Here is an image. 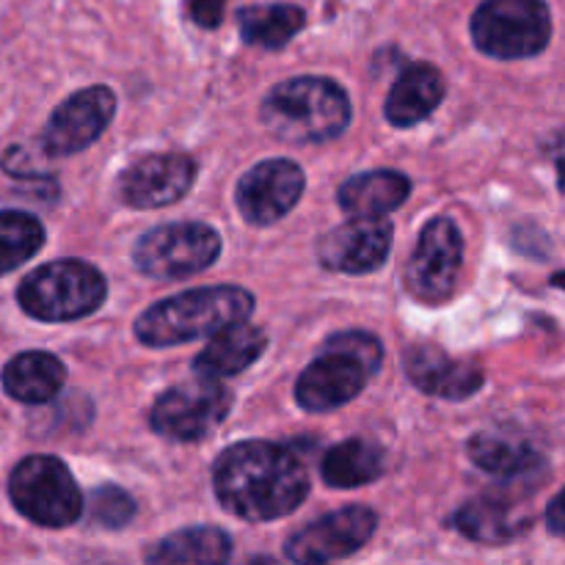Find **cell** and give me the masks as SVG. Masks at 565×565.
Here are the masks:
<instances>
[{
    "label": "cell",
    "mask_w": 565,
    "mask_h": 565,
    "mask_svg": "<svg viewBox=\"0 0 565 565\" xmlns=\"http://www.w3.org/2000/svg\"><path fill=\"white\" fill-rule=\"evenodd\" d=\"M259 116L281 141L318 143L351 125V99L329 77H292L270 88Z\"/></svg>",
    "instance_id": "cell-3"
},
{
    "label": "cell",
    "mask_w": 565,
    "mask_h": 565,
    "mask_svg": "<svg viewBox=\"0 0 565 565\" xmlns=\"http://www.w3.org/2000/svg\"><path fill=\"white\" fill-rule=\"evenodd\" d=\"M469 458L486 472L505 480L533 478L541 456L524 439L513 434H478L469 441Z\"/></svg>",
    "instance_id": "cell-22"
},
{
    "label": "cell",
    "mask_w": 565,
    "mask_h": 565,
    "mask_svg": "<svg viewBox=\"0 0 565 565\" xmlns=\"http://www.w3.org/2000/svg\"><path fill=\"white\" fill-rule=\"evenodd\" d=\"M224 6L226 0H185L188 17L199 28H218L224 20Z\"/></svg>",
    "instance_id": "cell-28"
},
{
    "label": "cell",
    "mask_w": 565,
    "mask_h": 565,
    "mask_svg": "<svg viewBox=\"0 0 565 565\" xmlns=\"http://www.w3.org/2000/svg\"><path fill=\"white\" fill-rule=\"evenodd\" d=\"M546 524H550L552 533L565 539V489L552 500L550 511H546Z\"/></svg>",
    "instance_id": "cell-29"
},
{
    "label": "cell",
    "mask_w": 565,
    "mask_h": 565,
    "mask_svg": "<svg viewBox=\"0 0 565 565\" xmlns=\"http://www.w3.org/2000/svg\"><path fill=\"white\" fill-rule=\"evenodd\" d=\"M445 99V77L436 66L414 64L403 72L386 97V119L395 127H412L428 119Z\"/></svg>",
    "instance_id": "cell-18"
},
{
    "label": "cell",
    "mask_w": 565,
    "mask_h": 565,
    "mask_svg": "<svg viewBox=\"0 0 565 565\" xmlns=\"http://www.w3.org/2000/svg\"><path fill=\"white\" fill-rule=\"evenodd\" d=\"M412 193V182L401 171H367L340 188V207L351 218H384L395 213Z\"/></svg>",
    "instance_id": "cell-19"
},
{
    "label": "cell",
    "mask_w": 565,
    "mask_h": 565,
    "mask_svg": "<svg viewBox=\"0 0 565 565\" xmlns=\"http://www.w3.org/2000/svg\"><path fill=\"white\" fill-rule=\"evenodd\" d=\"M221 237L207 224H163L138 237L132 248L138 270L152 279H185L202 274L218 259Z\"/></svg>",
    "instance_id": "cell-8"
},
{
    "label": "cell",
    "mask_w": 565,
    "mask_h": 565,
    "mask_svg": "<svg viewBox=\"0 0 565 565\" xmlns=\"http://www.w3.org/2000/svg\"><path fill=\"white\" fill-rule=\"evenodd\" d=\"M303 193V171L292 160H265L237 182V210L254 226L285 218Z\"/></svg>",
    "instance_id": "cell-13"
},
{
    "label": "cell",
    "mask_w": 565,
    "mask_h": 565,
    "mask_svg": "<svg viewBox=\"0 0 565 565\" xmlns=\"http://www.w3.org/2000/svg\"><path fill=\"white\" fill-rule=\"evenodd\" d=\"M381 364V342L362 331H342L326 342L296 384V401L303 412H334L351 403L367 386Z\"/></svg>",
    "instance_id": "cell-4"
},
{
    "label": "cell",
    "mask_w": 565,
    "mask_h": 565,
    "mask_svg": "<svg viewBox=\"0 0 565 565\" xmlns=\"http://www.w3.org/2000/svg\"><path fill=\"white\" fill-rule=\"evenodd\" d=\"M557 182H561V188L565 193V158L561 160V166H557Z\"/></svg>",
    "instance_id": "cell-30"
},
{
    "label": "cell",
    "mask_w": 565,
    "mask_h": 565,
    "mask_svg": "<svg viewBox=\"0 0 565 565\" xmlns=\"http://www.w3.org/2000/svg\"><path fill=\"white\" fill-rule=\"evenodd\" d=\"M379 516L367 508H342L318 519L309 527L298 530L287 541V557L292 563H329L342 561L362 550L373 539Z\"/></svg>",
    "instance_id": "cell-12"
},
{
    "label": "cell",
    "mask_w": 565,
    "mask_h": 565,
    "mask_svg": "<svg viewBox=\"0 0 565 565\" xmlns=\"http://www.w3.org/2000/svg\"><path fill=\"white\" fill-rule=\"evenodd\" d=\"M66 381V367L44 351H25L3 367L6 395L20 403H47L61 392Z\"/></svg>",
    "instance_id": "cell-21"
},
{
    "label": "cell",
    "mask_w": 565,
    "mask_h": 565,
    "mask_svg": "<svg viewBox=\"0 0 565 565\" xmlns=\"http://www.w3.org/2000/svg\"><path fill=\"white\" fill-rule=\"evenodd\" d=\"M17 511L39 527H70L83 513V494L70 469L53 456H28L9 478Z\"/></svg>",
    "instance_id": "cell-6"
},
{
    "label": "cell",
    "mask_w": 565,
    "mask_h": 565,
    "mask_svg": "<svg viewBox=\"0 0 565 565\" xmlns=\"http://www.w3.org/2000/svg\"><path fill=\"white\" fill-rule=\"evenodd\" d=\"M105 276L81 259H55L42 265L17 287L22 312L42 323H70L97 312L105 301Z\"/></svg>",
    "instance_id": "cell-5"
},
{
    "label": "cell",
    "mask_w": 565,
    "mask_h": 565,
    "mask_svg": "<svg viewBox=\"0 0 565 565\" xmlns=\"http://www.w3.org/2000/svg\"><path fill=\"white\" fill-rule=\"evenodd\" d=\"M475 44L491 58H530L550 44L552 14L544 0H486L472 17Z\"/></svg>",
    "instance_id": "cell-7"
},
{
    "label": "cell",
    "mask_w": 565,
    "mask_h": 565,
    "mask_svg": "<svg viewBox=\"0 0 565 565\" xmlns=\"http://www.w3.org/2000/svg\"><path fill=\"white\" fill-rule=\"evenodd\" d=\"M196 177V163L188 154H147L121 174V202L136 210L166 207L188 193Z\"/></svg>",
    "instance_id": "cell-14"
},
{
    "label": "cell",
    "mask_w": 565,
    "mask_h": 565,
    "mask_svg": "<svg viewBox=\"0 0 565 565\" xmlns=\"http://www.w3.org/2000/svg\"><path fill=\"white\" fill-rule=\"evenodd\" d=\"M307 17L298 6L270 3V6H248L241 11V33L248 44L257 47H285L292 36L303 28Z\"/></svg>",
    "instance_id": "cell-25"
},
{
    "label": "cell",
    "mask_w": 565,
    "mask_h": 565,
    "mask_svg": "<svg viewBox=\"0 0 565 565\" xmlns=\"http://www.w3.org/2000/svg\"><path fill=\"white\" fill-rule=\"evenodd\" d=\"M268 337L248 323H235L213 334L210 345L193 359V370L202 379H230L243 373L263 356Z\"/></svg>",
    "instance_id": "cell-17"
},
{
    "label": "cell",
    "mask_w": 565,
    "mask_h": 565,
    "mask_svg": "<svg viewBox=\"0 0 565 565\" xmlns=\"http://www.w3.org/2000/svg\"><path fill=\"white\" fill-rule=\"evenodd\" d=\"M221 508L246 522H274L296 511L309 494L307 469L270 441H241L213 467Z\"/></svg>",
    "instance_id": "cell-1"
},
{
    "label": "cell",
    "mask_w": 565,
    "mask_h": 565,
    "mask_svg": "<svg viewBox=\"0 0 565 565\" xmlns=\"http://www.w3.org/2000/svg\"><path fill=\"white\" fill-rule=\"evenodd\" d=\"M232 555V541L218 527H191L169 535L147 552V563L177 565V563H224Z\"/></svg>",
    "instance_id": "cell-23"
},
{
    "label": "cell",
    "mask_w": 565,
    "mask_h": 565,
    "mask_svg": "<svg viewBox=\"0 0 565 565\" xmlns=\"http://www.w3.org/2000/svg\"><path fill=\"white\" fill-rule=\"evenodd\" d=\"M384 472V452L364 439H348L323 458V480L331 489H359Z\"/></svg>",
    "instance_id": "cell-24"
},
{
    "label": "cell",
    "mask_w": 565,
    "mask_h": 565,
    "mask_svg": "<svg viewBox=\"0 0 565 565\" xmlns=\"http://www.w3.org/2000/svg\"><path fill=\"white\" fill-rule=\"evenodd\" d=\"M456 527L472 541L502 544L530 527V516H524L519 500H511L505 494H486L456 513Z\"/></svg>",
    "instance_id": "cell-20"
},
{
    "label": "cell",
    "mask_w": 565,
    "mask_h": 565,
    "mask_svg": "<svg viewBox=\"0 0 565 565\" xmlns=\"http://www.w3.org/2000/svg\"><path fill=\"white\" fill-rule=\"evenodd\" d=\"M88 516L94 524L108 530H119L136 516V502L127 491L116 489V486H99L88 497Z\"/></svg>",
    "instance_id": "cell-27"
},
{
    "label": "cell",
    "mask_w": 565,
    "mask_h": 565,
    "mask_svg": "<svg viewBox=\"0 0 565 565\" xmlns=\"http://www.w3.org/2000/svg\"><path fill=\"white\" fill-rule=\"evenodd\" d=\"M392 224L384 218H351L323 235L320 265L337 274H370L390 257Z\"/></svg>",
    "instance_id": "cell-15"
},
{
    "label": "cell",
    "mask_w": 565,
    "mask_h": 565,
    "mask_svg": "<svg viewBox=\"0 0 565 565\" xmlns=\"http://www.w3.org/2000/svg\"><path fill=\"white\" fill-rule=\"evenodd\" d=\"M406 373L425 395L463 401L483 386L486 375L478 364L452 362L434 345H414L406 351Z\"/></svg>",
    "instance_id": "cell-16"
},
{
    "label": "cell",
    "mask_w": 565,
    "mask_h": 565,
    "mask_svg": "<svg viewBox=\"0 0 565 565\" xmlns=\"http://www.w3.org/2000/svg\"><path fill=\"white\" fill-rule=\"evenodd\" d=\"M116 97L108 86H92L72 94L50 116L42 136V149L50 158H66L97 141L110 125Z\"/></svg>",
    "instance_id": "cell-11"
},
{
    "label": "cell",
    "mask_w": 565,
    "mask_h": 565,
    "mask_svg": "<svg viewBox=\"0 0 565 565\" xmlns=\"http://www.w3.org/2000/svg\"><path fill=\"white\" fill-rule=\"evenodd\" d=\"M232 408V392L218 384V379H202L193 384L174 386L154 401L149 412V425L154 434L171 441L204 439L218 428Z\"/></svg>",
    "instance_id": "cell-9"
},
{
    "label": "cell",
    "mask_w": 565,
    "mask_h": 565,
    "mask_svg": "<svg viewBox=\"0 0 565 565\" xmlns=\"http://www.w3.org/2000/svg\"><path fill=\"white\" fill-rule=\"evenodd\" d=\"M552 285L561 287V290H565V270H561V274H555V279H552Z\"/></svg>",
    "instance_id": "cell-31"
},
{
    "label": "cell",
    "mask_w": 565,
    "mask_h": 565,
    "mask_svg": "<svg viewBox=\"0 0 565 565\" xmlns=\"http://www.w3.org/2000/svg\"><path fill=\"white\" fill-rule=\"evenodd\" d=\"M463 265V237L450 218H434L419 235L406 265V287L425 303H441L456 292Z\"/></svg>",
    "instance_id": "cell-10"
},
{
    "label": "cell",
    "mask_w": 565,
    "mask_h": 565,
    "mask_svg": "<svg viewBox=\"0 0 565 565\" xmlns=\"http://www.w3.org/2000/svg\"><path fill=\"white\" fill-rule=\"evenodd\" d=\"M252 312L254 296L243 287H199L149 307L138 318L136 337L149 348L182 345L246 323Z\"/></svg>",
    "instance_id": "cell-2"
},
{
    "label": "cell",
    "mask_w": 565,
    "mask_h": 565,
    "mask_svg": "<svg viewBox=\"0 0 565 565\" xmlns=\"http://www.w3.org/2000/svg\"><path fill=\"white\" fill-rule=\"evenodd\" d=\"M44 246L42 221L31 213L6 210L0 213V274L20 268Z\"/></svg>",
    "instance_id": "cell-26"
}]
</instances>
